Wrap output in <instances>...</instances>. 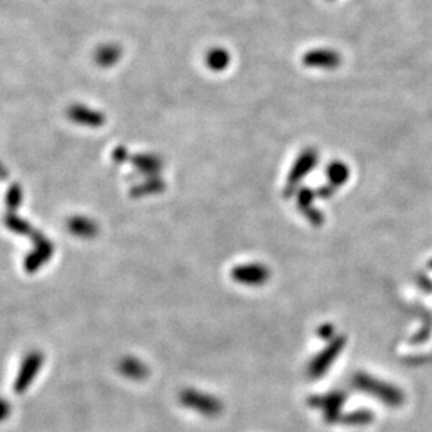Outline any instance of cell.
I'll return each instance as SVG.
<instances>
[{"label":"cell","mask_w":432,"mask_h":432,"mask_svg":"<svg viewBox=\"0 0 432 432\" xmlns=\"http://www.w3.org/2000/svg\"><path fill=\"white\" fill-rule=\"evenodd\" d=\"M319 161V154L315 148H306L304 150L298 159L295 160L293 168L288 172L287 182H286V196L293 194L297 190V186L299 182L312 171L315 170Z\"/></svg>","instance_id":"obj_1"},{"label":"cell","mask_w":432,"mask_h":432,"mask_svg":"<svg viewBox=\"0 0 432 432\" xmlns=\"http://www.w3.org/2000/svg\"><path fill=\"white\" fill-rule=\"evenodd\" d=\"M179 400L183 406L199 411L201 414L207 416V417L218 416L223 410V405L220 403L218 399L206 394H201V391L194 389L183 390L179 395Z\"/></svg>","instance_id":"obj_2"},{"label":"cell","mask_w":432,"mask_h":432,"mask_svg":"<svg viewBox=\"0 0 432 432\" xmlns=\"http://www.w3.org/2000/svg\"><path fill=\"white\" fill-rule=\"evenodd\" d=\"M31 238L34 241L35 249L28 253V256L24 260V267L28 273H34L36 271L39 267H41L44 263H47L51 256L54 255V245L52 242L43 235L39 231H34Z\"/></svg>","instance_id":"obj_3"},{"label":"cell","mask_w":432,"mask_h":432,"mask_svg":"<svg viewBox=\"0 0 432 432\" xmlns=\"http://www.w3.org/2000/svg\"><path fill=\"white\" fill-rule=\"evenodd\" d=\"M269 269L260 263L241 264L231 270L232 280L247 286H260L269 279Z\"/></svg>","instance_id":"obj_4"},{"label":"cell","mask_w":432,"mask_h":432,"mask_svg":"<svg viewBox=\"0 0 432 432\" xmlns=\"http://www.w3.org/2000/svg\"><path fill=\"white\" fill-rule=\"evenodd\" d=\"M44 361V357L41 352L38 351H32L30 354H27V357L24 359L20 372L17 375V379L14 382V391L16 394H24L25 389L31 385V382L34 380L35 375L38 374L39 368H41Z\"/></svg>","instance_id":"obj_5"},{"label":"cell","mask_w":432,"mask_h":432,"mask_svg":"<svg viewBox=\"0 0 432 432\" xmlns=\"http://www.w3.org/2000/svg\"><path fill=\"white\" fill-rule=\"evenodd\" d=\"M66 113L71 122L87 128H101L105 125L106 121V117L102 112L82 104L71 105Z\"/></svg>","instance_id":"obj_6"},{"label":"cell","mask_w":432,"mask_h":432,"mask_svg":"<svg viewBox=\"0 0 432 432\" xmlns=\"http://www.w3.org/2000/svg\"><path fill=\"white\" fill-rule=\"evenodd\" d=\"M341 56L332 49H310L302 56V63L306 67L333 70L341 65Z\"/></svg>","instance_id":"obj_7"},{"label":"cell","mask_w":432,"mask_h":432,"mask_svg":"<svg viewBox=\"0 0 432 432\" xmlns=\"http://www.w3.org/2000/svg\"><path fill=\"white\" fill-rule=\"evenodd\" d=\"M132 164L139 172L148 178L157 177L163 168V161L152 154H136L132 157Z\"/></svg>","instance_id":"obj_8"},{"label":"cell","mask_w":432,"mask_h":432,"mask_svg":"<svg viewBox=\"0 0 432 432\" xmlns=\"http://www.w3.org/2000/svg\"><path fill=\"white\" fill-rule=\"evenodd\" d=\"M67 228L73 235H76V237L84 238V240L94 238L98 232L97 224L93 220L83 216L71 217L67 223Z\"/></svg>","instance_id":"obj_9"},{"label":"cell","mask_w":432,"mask_h":432,"mask_svg":"<svg viewBox=\"0 0 432 432\" xmlns=\"http://www.w3.org/2000/svg\"><path fill=\"white\" fill-rule=\"evenodd\" d=\"M166 189V182L159 178V177H152L146 179L144 182L133 186L130 189V196L132 198H144V196H150V194H155V193H161Z\"/></svg>","instance_id":"obj_10"},{"label":"cell","mask_w":432,"mask_h":432,"mask_svg":"<svg viewBox=\"0 0 432 432\" xmlns=\"http://www.w3.org/2000/svg\"><path fill=\"white\" fill-rule=\"evenodd\" d=\"M370 379L371 378H364L363 380H360V385L364 389H368V391H371V394H374V395L387 400V403H390V405H395V403H398L402 399L400 394H398V391H391L394 389L390 390L389 386H383L382 383L372 382Z\"/></svg>","instance_id":"obj_11"},{"label":"cell","mask_w":432,"mask_h":432,"mask_svg":"<svg viewBox=\"0 0 432 432\" xmlns=\"http://www.w3.org/2000/svg\"><path fill=\"white\" fill-rule=\"evenodd\" d=\"M341 348L340 344H333L332 347H329L325 352H322V354H319L317 357L315 361H312L310 367H309V374L310 376H319L322 375L328 367L330 365V363L334 360V357L337 356L339 350Z\"/></svg>","instance_id":"obj_12"},{"label":"cell","mask_w":432,"mask_h":432,"mask_svg":"<svg viewBox=\"0 0 432 432\" xmlns=\"http://www.w3.org/2000/svg\"><path fill=\"white\" fill-rule=\"evenodd\" d=\"M122 56V51L117 45L109 44V45H104L100 47L95 51V62L98 66L101 67H111L115 63H117V60L121 59Z\"/></svg>","instance_id":"obj_13"},{"label":"cell","mask_w":432,"mask_h":432,"mask_svg":"<svg viewBox=\"0 0 432 432\" xmlns=\"http://www.w3.org/2000/svg\"><path fill=\"white\" fill-rule=\"evenodd\" d=\"M231 56L224 48H213L206 55V65L213 71H223L229 66Z\"/></svg>","instance_id":"obj_14"},{"label":"cell","mask_w":432,"mask_h":432,"mask_svg":"<svg viewBox=\"0 0 432 432\" xmlns=\"http://www.w3.org/2000/svg\"><path fill=\"white\" fill-rule=\"evenodd\" d=\"M326 175L330 185L337 189L350 179V168L341 161H332L326 168Z\"/></svg>","instance_id":"obj_15"},{"label":"cell","mask_w":432,"mask_h":432,"mask_svg":"<svg viewBox=\"0 0 432 432\" xmlns=\"http://www.w3.org/2000/svg\"><path fill=\"white\" fill-rule=\"evenodd\" d=\"M120 370L124 375L132 379H143L147 375V367H144L136 359H125L120 364Z\"/></svg>","instance_id":"obj_16"},{"label":"cell","mask_w":432,"mask_h":432,"mask_svg":"<svg viewBox=\"0 0 432 432\" xmlns=\"http://www.w3.org/2000/svg\"><path fill=\"white\" fill-rule=\"evenodd\" d=\"M5 221H6V225H8L9 229H12L13 232L20 234V235H30V237H31L32 232L35 231L25 220H23L21 217L16 216L14 213H8Z\"/></svg>","instance_id":"obj_17"},{"label":"cell","mask_w":432,"mask_h":432,"mask_svg":"<svg viewBox=\"0 0 432 432\" xmlns=\"http://www.w3.org/2000/svg\"><path fill=\"white\" fill-rule=\"evenodd\" d=\"M21 202H23V189L17 183L10 185L6 194V205H8L9 213L16 212L20 207Z\"/></svg>","instance_id":"obj_18"},{"label":"cell","mask_w":432,"mask_h":432,"mask_svg":"<svg viewBox=\"0 0 432 432\" xmlns=\"http://www.w3.org/2000/svg\"><path fill=\"white\" fill-rule=\"evenodd\" d=\"M315 196H317V193L313 192L312 189L301 187L297 193V203H298L299 210L304 212L309 207H313V201H315Z\"/></svg>","instance_id":"obj_19"},{"label":"cell","mask_w":432,"mask_h":432,"mask_svg":"<svg viewBox=\"0 0 432 432\" xmlns=\"http://www.w3.org/2000/svg\"><path fill=\"white\" fill-rule=\"evenodd\" d=\"M301 213H304V216L309 220V223H310L312 225L319 227V225L323 224L325 217H323V214H322L318 209H315V207H309V209H306V210H304V212H301Z\"/></svg>","instance_id":"obj_20"},{"label":"cell","mask_w":432,"mask_h":432,"mask_svg":"<svg viewBox=\"0 0 432 432\" xmlns=\"http://www.w3.org/2000/svg\"><path fill=\"white\" fill-rule=\"evenodd\" d=\"M128 150L125 147H116L112 152V160L115 163H124L128 160Z\"/></svg>","instance_id":"obj_21"},{"label":"cell","mask_w":432,"mask_h":432,"mask_svg":"<svg viewBox=\"0 0 432 432\" xmlns=\"http://www.w3.org/2000/svg\"><path fill=\"white\" fill-rule=\"evenodd\" d=\"M334 190H336V187L332 186V185H329V186H322V187L318 189L317 194L321 196V198H323V199H328V198H330V196L334 193Z\"/></svg>","instance_id":"obj_22"}]
</instances>
